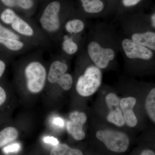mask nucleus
I'll return each mask as SVG.
<instances>
[{
  "instance_id": "1",
  "label": "nucleus",
  "mask_w": 155,
  "mask_h": 155,
  "mask_svg": "<svg viewBox=\"0 0 155 155\" xmlns=\"http://www.w3.org/2000/svg\"><path fill=\"white\" fill-rule=\"evenodd\" d=\"M24 67V75L25 85L29 92L33 94L39 93L44 88L47 80L46 68L41 57H28Z\"/></svg>"
},
{
  "instance_id": "2",
  "label": "nucleus",
  "mask_w": 155,
  "mask_h": 155,
  "mask_svg": "<svg viewBox=\"0 0 155 155\" xmlns=\"http://www.w3.org/2000/svg\"><path fill=\"white\" fill-rule=\"evenodd\" d=\"M61 4L55 1L46 7L39 19V25L43 33L53 37L60 31L61 23L60 13Z\"/></svg>"
},
{
  "instance_id": "3",
  "label": "nucleus",
  "mask_w": 155,
  "mask_h": 155,
  "mask_svg": "<svg viewBox=\"0 0 155 155\" xmlns=\"http://www.w3.org/2000/svg\"><path fill=\"white\" fill-rule=\"evenodd\" d=\"M102 78L101 69L94 65L89 66L83 75L78 79L76 91L81 96H90L99 88L101 84Z\"/></svg>"
},
{
  "instance_id": "4",
  "label": "nucleus",
  "mask_w": 155,
  "mask_h": 155,
  "mask_svg": "<svg viewBox=\"0 0 155 155\" xmlns=\"http://www.w3.org/2000/svg\"><path fill=\"white\" fill-rule=\"evenodd\" d=\"M96 135L108 149L114 152H125L129 147V137L121 131L105 129L97 131Z\"/></svg>"
},
{
  "instance_id": "5",
  "label": "nucleus",
  "mask_w": 155,
  "mask_h": 155,
  "mask_svg": "<svg viewBox=\"0 0 155 155\" xmlns=\"http://www.w3.org/2000/svg\"><path fill=\"white\" fill-rule=\"evenodd\" d=\"M87 51L95 66L100 69L107 68L115 57V52L113 49L103 47L99 43L96 41H91L88 44Z\"/></svg>"
},
{
  "instance_id": "6",
  "label": "nucleus",
  "mask_w": 155,
  "mask_h": 155,
  "mask_svg": "<svg viewBox=\"0 0 155 155\" xmlns=\"http://www.w3.org/2000/svg\"><path fill=\"white\" fill-rule=\"evenodd\" d=\"M122 46L125 55L129 59L149 61L153 57V51L134 42L130 38L123 39Z\"/></svg>"
},
{
  "instance_id": "7",
  "label": "nucleus",
  "mask_w": 155,
  "mask_h": 155,
  "mask_svg": "<svg viewBox=\"0 0 155 155\" xmlns=\"http://www.w3.org/2000/svg\"><path fill=\"white\" fill-rule=\"evenodd\" d=\"M11 29L26 41H35L38 39L39 31L32 23L17 15L13 23L10 25Z\"/></svg>"
},
{
  "instance_id": "8",
  "label": "nucleus",
  "mask_w": 155,
  "mask_h": 155,
  "mask_svg": "<svg viewBox=\"0 0 155 155\" xmlns=\"http://www.w3.org/2000/svg\"><path fill=\"white\" fill-rule=\"evenodd\" d=\"M69 120L67 123V131L75 140H81L85 137L83 126L86 122L87 117L82 112L74 111L69 115Z\"/></svg>"
},
{
  "instance_id": "9",
  "label": "nucleus",
  "mask_w": 155,
  "mask_h": 155,
  "mask_svg": "<svg viewBox=\"0 0 155 155\" xmlns=\"http://www.w3.org/2000/svg\"><path fill=\"white\" fill-rule=\"evenodd\" d=\"M105 101L110 110L107 118L108 122L119 127L123 126L125 122L119 107L120 100L119 97L115 94L110 93L107 95Z\"/></svg>"
},
{
  "instance_id": "10",
  "label": "nucleus",
  "mask_w": 155,
  "mask_h": 155,
  "mask_svg": "<svg viewBox=\"0 0 155 155\" xmlns=\"http://www.w3.org/2000/svg\"><path fill=\"white\" fill-rule=\"evenodd\" d=\"M136 104V99L132 97L123 98L119 103L125 123L130 127H134L137 123V118L133 111Z\"/></svg>"
},
{
  "instance_id": "11",
  "label": "nucleus",
  "mask_w": 155,
  "mask_h": 155,
  "mask_svg": "<svg viewBox=\"0 0 155 155\" xmlns=\"http://www.w3.org/2000/svg\"><path fill=\"white\" fill-rule=\"evenodd\" d=\"M68 67L67 64L61 60H54L50 65L48 72L47 80L51 84H57L59 78L67 73Z\"/></svg>"
},
{
  "instance_id": "12",
  "label": "nucleus",
  "mask_w": 155,
  "mask_h": 155,
  "mask_svg": "<svg viewBox=\"0 0 155 155\" xmlns=\"http://www.w3.org/2000/svg\"><path fill=\"white\" fill-rule=\"evenodd\" d=\"M130 39L134 42L145 47L152 51H155L154 31H146L136 32L131 35Z\"/></svg>"
},
{
  "instance_id": "13",
  "label": "nucleus",
  "mask_w": 155,
  "mask_h": 155,
  "mask_svg": "<svg viewBox=\"0 0 155 155\" xmlns=\"http://www.w3.org/2000/svg\"><path fill=\"white\" fill-rule=\"evenodd\" d=\"M28 42L0 36V44L2 45L14 54L25 51L28 46Z\"/></svg>"
},
{
  "instance_id": "14",
  "label": "nucleus",
  "mask_w": 155,
  "mask_h": 155,
  "mask_svg": "<svg viewBox=\"0 0 155 155\" xmlns=\"http://www.w3.org/2000/svg\"><path fill=\"white\" fill-rule=\"evenodd\" d=\"M19 131L15 127L9 126L0 131V148L16 140L19 137Z\"/></svg>"
},
{
  "instance_id": "15",
  "label": "nucleus",
  "mask_w": 155,
  "mask_h": 155,
  "mask_svg": "<svg viewBox=\"0 0 155 155\" xmlns=\"http://www.w3.org/2000/svg\"><path fill=\"white\" fill-rule=\"evenodd\" d=\"M50 155H83L81 151L70 147L66 143H59L51 150Z\"/></svg>"
},
{
  "instance_id": "16",
  "label": "nucleus",
  "mask_w": 155,
  "mask_h": 155,
  "mask_svg": "<svg viewBox=\"0 0 155 155\" xmlns=\"http://www.w3.org/2000/svg\"><path fill=\"white\" fill-rule=\"evenodd\" d=\"M84 10L87 13L96 14L102 11L104 4L101 0H80Z\"/></svg>"
},
{
  "instance_id": "17",
  "label": "nucleus",
  "mask_w": 155,
  "mask_h": 155,
  "mask_svg": "<svg viewBox=\"0 0 155 155\" xmlns=\"http://www.w3.org/2000/svg\"><path fill=\"white\" fill-rule=\"evenodd\" d=\"M65 29L67 33L77 34L83 31L85 27L84 22L78 19H74L67 21L65 24Z\"/></svg>"
},
{
  "instance_id": "18",
  "label": "nucleus",
  "mask_w": 155,
  "mask_h": 155,
  "mask_svg": "<svg viewBox=\"0 0 155 155\" xmlns=\"http://www.w3.org/2000/svg\"><path fill=\"white\" fill-rule=\"evenodd\" d=\"M145 107L147 113L151 120L155 122V88H153L146 100Z\"/></svg>"
},
{
  "instance_id": "19",
  "label": "nucleus",
  "mask_w": 155,
  "mask_h": 155,
  "mask_svg": "<svg viewBox=\"0 0 155 155\" xmlns=\"http://www.w3.org/2000/svg\"><path fill=\"white\" fill-rule=\"evenodd\" d=\"M62 46L64 52L69 55L75 54L78 49L77 44L73 40L72 38L67 36L64 38Z\"/></svg>"
},
{
  "instance_id": "20",
  "label": "nucleus",
  "mask_w": 155,
  "mask_h": 155,
  "mask_svg": "<svg viewBox=\"0 0 155 155\" xmlns=\"http://www.w3.org/2000/svg\"><path fill=\"white\" fill-rule=\"evenodd\" d=\"M57 84L64 90H69L73 84V78L72 75L69 73H65L59 78Z\"/></svg>"
},
{
  "instance_id": "21",
  "label": "nucleus",
  "mask_w": 155,
  "mask_h": 155,
  "mask_svg": "<svg viewBox=\"0 0 155 155\" xmlns=\"http://www.w3.org/2000/svg\"><path fill=\"white\" fill-rule=\"evenodd\" d=\"M17 14L15 11L10 8H7L4 10L1 14V20L4 23L7 25H11L14 21Z\"/></svg>"
},
{
  "instance_id": "22",
  "label": "nucleus",
  "mask_w": 155,
  "mask_h": 155,
  "mask_svg": "<svg viewBox=\"0 0 155 155\" xmlns=\"http://www.w3.org/2000/svg\"><path fill=\"white\" fill-rule=\"evenodd\" d=\"M0 36L2 37L7 38L14 39L19 40L26 41L25 39L22 38L19 35L13 31L12 29H9L3 26L0 22ZM28 42L27 41H26Z\"/></svg>"
},
{
  "instance_id": "23",
  "label": "nucleus",
  "mask_w": 155,
  "mask_h": 155,
  "mask_svg": "<svg viewBox=\"0 0 155 155\" xmlns=\"http://www.w3.org/2000/svg\"><path fill=\"white\" fill-rule=\"evenodd\" d=\"M32 0H16V6L24 10H28L33 7Z\"/></svg>"
},
{
  "instance_id": "24",
  "label": "nucleus",
  "mask_w": 155,
  "mask_h": 155,
  "mask_svg": "<svg viewBox=\"0 0 155 155\" xmlns=\"http://www.w3.org/2000/svg\"><path fill=\"white\" fill-rule=\"evenodd\" d=\"M20 148V146L19 144L16 143L14 144L9 145L4 148V152L8 153H9L17 152Z\"/></svg>"
},
{
  "instance_id": "25",
  "label": "nucleus",
  "mask_w": 155,
  "mask_h": 155,
  "mask_svg": "<svg viewBox=\"0 0 155 155\" xmlns=\"http://www.w3.org/2000/svg\"><path fill=\"white\" fill-rule=\"evenodd\" d=\"M7 99V93L2 87L0 86V107L3 105Z\"/></svg>"
},
{
  "instance_id": "26",
  "label": "nucleus",
  "mask_w": 155,
  "mask_h": 155,
  "mask_svg": "<svg viewBox=\"0 0 155 155\" xmlns=\"http://www.w3.org/2000/svg\"><path fill=\"white\" fill-rule=\"evenodd\" d=\"M44 141L46 143H50L54 146L59 143L58 140L53 137H46L44 139Z\"/></svg>"
},
{
  "instance_id": "27",
  "label": "nucleus",
  "mask_w": 155,
  "mask_h": 155,
  "mask_svg": "<svg viewBox=\"0 0 155 155\" xmlns=\"http://www.w3.org/2000/svg\"><path fill=\"white\" fill-rule=\"evenodd\" d=\"M141 0H122L123 5L126 7H131L135 5Z\"/></svg>"
},
{
  "instance_id": "28",
  "label": "nucleus",
  "mask_w": 155,
  "mask_h": 155,
  "mask_svg": "<svg viewBox=\"0 0 155 155\" xmlns=\"http://www.w3.org/2000/svg\"><path fill=\"white\" fill-rule=\"evenodd\" d=\"M1 1L5 5L9 8L16 7V0H1Z\"/></svg>"
},
{
  "instance_id": "29",
  "label": "nucleus",
  "mask_w": 155,
  "mask_h": 155,
  "mask_svg": "<svg viewBox=\"0 0 155 155\" xmlns=\"http://www.w3.org/2000/svg\"><path fill=\"white\" fill-rule=\"evenodd\" d=\"M53 123L54 125L59 127H62L64 126V120L60 117H57L53 120Z\"/></svg>"
},
{
  "instance_id": "30",
  "label": "nucleus",
  "mask_w": 155,
  "mask_h": 155,
  "mask_svg": "<svg viewBox=\"0 0 155 155\" xmlns=\"http://www.w3.org/2000/svg\"><path fill=\"white\" fill-rule=\"evenodd\" d=\"M6 65L5 61L0 59V78L2 77L5 71Z\"/></svg>"
},
{
  "instance_id": "31",
  "label": "nucleus",
  "mask_w": 155,
  "mask_h": 155,
  "mask_svg": "<svg viewBox=\"0 0 155 155\" xmlns=\"http://www.w3.org/2000/svg\"><path fill=\"white\" fill-rule=\"evenodd\" d=\"M140 155H155V154L151 150H145L142 152Z\"/></svg>"
},
{
  "instance_id": "32",
  "label": "nucleus",
  "mask_w": 155,
  "mask_h": 155,
  "mask_svg": "<svg viewBox=\"0 0 155 155\" xmlns=\"http://www.w3.org/2000/svg\"><path fill=\"white\" fill-rule=\"evenodd\" d=\"M151 24L152 26H153V28H155V14H153L151 18Z\"/></svg>"
}]
</instances>
